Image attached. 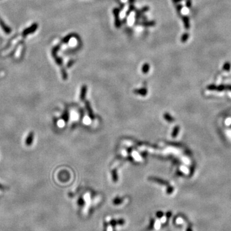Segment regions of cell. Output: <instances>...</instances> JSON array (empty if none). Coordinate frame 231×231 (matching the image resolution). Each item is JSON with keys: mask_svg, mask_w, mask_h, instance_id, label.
Instances as JSON below:
<instances>
[{"mask_svg": "<svg viewBox=\"0 0 231 231\" xmlns=\"http://www.w3.org/2000/svg\"><path fill=\"white\" fill-rule=\"evenodd\" d=\"M0 189H4V187L0 184Z\"/></svg>", "mask_w": 231, "mask_h": 231, "instance_id": "e0dca14e", "label": "cell"}, {"mask_svg": "<svg viewBox=\"0 0 231 231\" xmlns=\"http://www.w3.org/2000/svg\"><path fill=\"white\" fill-rule=\"evenodd\" d=\"M173 1H175V2H179V1H181L182 0H173Z\"/></svg>", "mask_w": 231, "mask_h": 231, "instance_id": "ac0fdd59", "label": "cell"}, {"mask_svg": "<svg viewBox=\"0 0 231 231\" xmlns=\"http://www.w3.org/2000/svg\"><path fill=\"white\" fill-rule=\"evenodd\" d=\"M230 69V64L229 62H226L225 64L223 65V69L225 71H229Z\"/></svg>", "mask_w": 231, "mask_h": 231, "instance_id": "5b68a950", "label": "cell"}, {"mask_svg": "<svg viewBox=\"0 0 231 231\" xmlns=\"http://www.w3.org/2000/svg\"><path fill=\"white\" fill-rule=\"evenodd\" d=\"M187 231H192V230H191V228H189H189H188V230H187Z\"/></svg>", "mask_w": 231, "mask_h": 231, "instance_id": "d6986e66", "label": "cell"}, {"mask_svg": "<svg viewBox=\"0 0 231 231\" xmlns=\"http://www.w3.org/2000/svg\"><path fill=\"white\" fill-rule=\"evenodd\" d=\"M34 132H30L28 136H27V139H26L25 143L27 146H30L32 144L33 141H34Z\"/></svg>", "mask_w": 231, "mask_h": 231, "instance_id": "7a4b0ae2", "label": "cell"}, {"mask_svg": "<svg viewBox=\"0 0 231 231\" xmlns=\"http://www.w3.org/2000/svg\"><path fill=\"white\" fill-rule=\"evenodd\" d=\"M133 23H134V15L133 14H132L129 16V17H128V23H129L130 25H132V24H133Z\"/></svg>", "mask_w": 231, "mask_h": 231, "instance_id": "52a82bcc", "label": "cell"}, {"mask_svg": "<svg viewBox=\"0 0 231 231\" xmlns=\"http://www.w3.org/2000/svg\"><path fill=\"white\" fill-rule=\"evenodd\" d=\"M0 26H1V28H2V29L3 30V31L6 33V34H10L11 29L10 28H9V27H7V26L6 25V24H5V23L3 21V20L1 19V18H0Z\"/></svg>", "mask_w": 231, "mask_h": 231, "instance_id": "3957f363", "label": "cell"}, {"mask_svg": "<svg viewBox=\"0 0 231 231\" xmlns=\"http://www.w3.org/2000/svg\"><path fill=\"white\" fill-rule=\"evenodd\" d=\"M183 21H184V27H185V28H186V29H189L190 28L189 18H188V17H183Z\"/></svg>", "mask_w": 231, "mask_h": 231, "instance_id": "277c9868", "label": "cell"}, {"mask_svg": "<svg viewBox=\"0 0 231 231\" xmlns=\"http://www.w3.org/2000/svg\"><path fill=\"white\" fill-rule=\"evenodd\" d=\"M225 89H229L231 91V85H228V86H225Z\"/></svg>", "mask_w": 231, "mask_h": 231, "instance_id": "2e32d148", "label": "cell"}, {"mask_svg": "<svg viewBox=\"0 0 231 231\" xmlns=\"http://www.w3.org/2000/svg\"><path fill=\"white\" fill-rule=\"evenodd\" d=\"M37 27H38L37 24L35 23V24H33L32 26H31L30 27L28 28L27 29L24 30V32L23 33V36H26V35H28V34H32V33H34L35 30H36Z\"/></svg>", "mask_w": 231, "mask_h": 231, "instance_id": "6da1fadb", "label": "cell"}, {"mask_svg": "<svg viewBox=\"0 0 231 231\" xmlns=\"http://www.w3.org/2000/svg\"><path fill=\"white\" fill-rule=\"evenodd\" d=\"M121 202H122V200H121V199H115L114 200V203L115 205H117V204H120V203H121Z\"/></svg>", "mask_w": 231, "mask_h": 231, "instance_id": "9c48e42d", "label": "cell"}, {"mask_svg": "<svg viewBox=\"0 0 231 231\" xmlns=\"http://www.w3.org/2000/svg\"><path fill=\"white\" fill-rule=\"evenodd\" d=\"M178 130H179L178 127L175 128V131H174V132H173V136H176V135H177V131Z\"/></svg>", "mask_w": 231, "mask_h": 231, "instance_id": "5bb4252c", "label": "cell"}, {"mask_svg": "<svg viewBox=\"0 0 231 231\" xmlns=\"http://www.w3.org/2000/svg\"><path fill=\"white\" fill-rule=\"evenodd\" d=\"M225 89V86L224 85H220V86H216V90L218 91H223Z\"/></svg>", "mask_w": 231, "mask_h": 231, "instance_id": "ba28073f", "label": "cell"}, {"mask_svg": "<svg viewBox=\"0 0 231 231\" xmlns=\"http://www.w3.org/2000/svg\"><path fill=\"white\" fill-rule=\"evenodd\" d=\"M188 38H189V35H188V34H184V35L182 36V38H181L182 42H186L187 40H188Z\"/></svg>", "mask_w": 231, "mask_h": 231, "instance_id": "8992f818", "label": "cell"}, {"mask_svg": "<svg viewBox=\"0 0 231 231\" xmlns=\"http://www.w3.org/2000/svg\"><path fill=\"white\" fill-rule=\"evenodd\" d=\"M186 5H187V6H188V7H191V0H187Z\"/></svg>", "mask_w": 231, "mask_h": 231, "instance_id": "4fadbf2b", "label": "cell"}, {"mask_svg": "<svg viewBox=\"0 0 231 231\" xmlns=\"http://www.w3.org/2000/svg\"><path fill=\"white\" fill-rule=\"evenodd\" d=\"M125 223V220H119L117 221H116V224H118V225H123V224Z\"/></svg>", "mask_w": 231, "mask_h": 231, "instance_id": "30bf717a", "label": "cell"}, {"mask_svg": "<svg viewBox=\"0 0 231 231\" xmlns=\"http://www.w3.org/2000/svg\"><path fill=\"white\" fill-rule=\"evenodd\" d=\"M148 69H149L148 65L147 64H146V65H144V66H143V73H147V72L148 71Z\"/></svg>", "mask_w": 231, "mask_h": 231, "instance_id": "8fae6325", "label": "cell"}, {"mask_svg": "<svg viewBox=\"0 0 231 231\" xmlns=\"http://www.w3.org/2000/svg\"><path fill=\"white\" fill-rule=\"evenodd\" d=\"M72 42H71V44L72 45H73V46H75V45H76V40H75V39H73V41H71Z\"/></svg>", "mask_w": 231, "mask_h": 231, "instance_id": "9a60e30c", "label": "cell"}, {"mask_svg": "<svg viewBox=\"0 0 231 231\" xmlns=\"http://www.w3.org/2000/svg\"><path fill=\"white\" fill-rule=\"evenodd\" d=\"M122 1H123V2H126L127 0H122Z\"/></svg>", "mask_w": 231, "mask_h": 231, "instance_id": "ffe728a7", "label": "cell"}, {"mask_svg": "<svg viewBox=\"0 0 231 231\" xmlns=\"http://www.w3.org/2000/svg\"><path fill=\"white\" fill-rule=\"evenodd\" d=\"M162 216H163V213H162V212H158V213H157V216L158 218H161Z\"/></svg>", "mask_w": 231, "mask_h": 231, "instance_id": "7c38bea8", "label": "cell"}]
</instances>
